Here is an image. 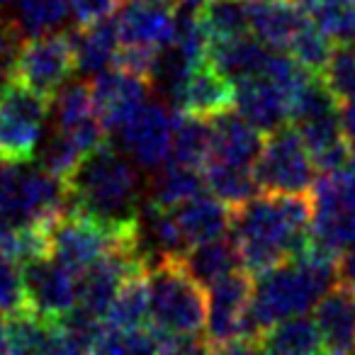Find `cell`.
Instances as JSON below:
<instances>
[{
  "instance_id": "obj_1",
  "label": "cell",
  "mask_w": 355,
  "mask_h": 355,
  "mask_svg": "<svg viewBox=\"0 0 355 355\" xmlns=\"http://www.w3.org/2000/svg\"><path fill=\"white\" fill-rule=\"evenodd\" d=\"M229 236L251 277L290 261L311 239L309 195H253L232 209Z\"/></svg>"
},
{
  "instance_id": "obj_43",
  "label": "cell",
  "mask_w": 355,
  "mask_h": 355,
  "mask_svg": "<svg viewBox=\"0 0 355 355\" xmlns=\"http://www.w3.org/2000/svg\"><path fill=\"white\" fill-rule=\"evenodd\" d=\"M146 3H156V6L168 8V10H178V8H180V3H183V0H146Z\"/></svg>"
},
{
  "instance_id": "obj_22",
  "label": "cell",
  "mask_w": 355,
  "mask_h": 355,
  "mask_svg": "<svg viewBox=\"0 0 355 355\" xmlns=\"http://www.w3.org/2000/svg\"><path fill=\"white\" fill-rule=\"evenodd\" d=\"M270 46L256 40L251 32H246V35L232 37V40L212 42L207 61L217 66L232 83H239V80L263 76L268 59H270Z\"/></svg>"
},
{
  "instance_id": "obj_28",
  "label": "cell",
  "mask_w": 355,
  "mask_h": 355,
  "mask_svg": "<svg viewBox=\"0 0 355 355\" xmlns=\"http://www.w3.org/2000/svg\"><path fill=\"white\" fill-rule=\"evenodd\" d=\"M148 270V268H146ZM146 270H139L129 275L119 285L103 324L112 331H129L144 326L148 321V282Z\"/></svg>"
},
{
  "instance_id": "obj_25",
  "label": "cell",
  "mask_w": 355,
  "mask_h": 355,
  "mask_svg": "<svg viewBox=\"0 0 355 355\" xmlns=\"http://www.w3.org/2000/svg\"><path fill=\"white\" fill-rule=\"evenodd\" d=\"M261 353H277V355H311L321 353V334L316 329L314 319L306 314L290 316L285 321H277L275 326L266 329L256 343Z\"/></svg>"
},
{
  "instance_id": "obj_38",
  "label": "cell",
  "mask_w": 355,
  "mask_h": 355,
  "mask_svg": "<svg viewBox=\"0 0 355 355\" xmlns=\"http://www.w3.org/2000/svg\"><path fill=\"white\" fill-rule=\"evenodd\" d=\"M76 27H90L112 17L119 8V0H66Z\"/></svg>"
},
{
  "instance_id": "obj_20",
  "label": "cell",
  "mask_w": 355,
  "mask_h": 355,
  "mask_svg": "<svg viewBox=\"0 0 355 355\" xmlns=\"http://www.w3.org/2000/svg\"><path fill=\"white\" fill-rule=\"evenodd\" d=\"M314 324L326 353L355 350V292L336 282L314 304Z\"/></svg>"
},
{
  "instance_id": "obj_26",
  "label": "cell",
  "mask_w": 355,
  "mask_h": 355,
  "mask_svg": "<svg viewBox=\"0 0 355 355\" xmlns=\"http://www.w3.org/2000/svg\"><path fill=\"white\" fill-rule=\"evenodd\" d=\"M178 256H180V261L185 263L190 275H193L200 285H214L217 280L227 277L229 272L239 270V266H241L236 246H234V239L229 236V234L227 236L214 239V241L198 243V246L178 253Z\"/></svg>"
},
{
  "instance_id": "obj_23",
  "label": "cell",
  "mask_w": 355,
  "mask_h": 355,
  "mask_svg": "<svg viewBox=\"0 0 355 355\" xmlns=\"http://www.w3.org/2000/svg\"><path fill=\"white\" fill-rule=\"evenodd\" d=\"M214 124V146L212 158L234 166L253 168L263 146V137L256 127L246 122L239 112H224L212 119Z\"/></svg>"
},
{
  "instance_id": "obj_34",
  "label": "cell",
  "mask_w": 355,
  "mask_h": 355,
  "mask_svg": "<svg viewBox=\"0 0 355 355\" xmlns=\"http://www.w3.org/2000/svg\"><path fill=\"white\" fill-rule=\"evenodd\" d=\"M17 17L25 35H44L54 32L69 17L66 0H17Z\"/></svg>"
},
{
  "instance_id": "obj_8",
  "label": "cell",
  "mask_w": 355,
  "mask_h": 355,
  "mask_svg": "<svg viewBox=\"0 0 355 355\" xmlns=\"http://www.w3.org/2000/svg\"><path fill=\"white\" fill-rule=\"evenodd\" d=\"M78 69L71 32H44L22 40L15 54L10 80L25 85L27 90L54 103L56 93L66 85V80Z\"/></svg>"
},
{
  "instance_id": "obj_33",
  "label": "cell",
  "mask_w": 355,
  "mask_h": 355,
  "mask_svg": "<svg viewBox=\"0 0 355 355\" xmlns=\"http://www.w3.org/2000/svg\"><path fill=\"white\" fill-rule=\"evenodd\" d=\"M334 46L336 44L319 30V27L311 25L309 20H304L300 30H297V35L292 37L287 51H290L309 73L321 76V71L329 64V56H331V51H334Z\"/></svg>"
},
{
  "instance_id": "obj_15",
  "label": "cell",
  "mask_w": 355,
  "mask_h": 355,
  "mask_svg": "<svg viewBox=\"0 0 355 355\" xmlns=\"http://www.w3.org/2000/svg\"><path fill=\"white\" fill-rule=\"evenodd\" d=\"M148 83L117 66L98 71L90 80V95H93L95 110L100 114L105 132H119L124 122L146 103Z\"/></svg>"
},
{
  "instance_id": "obj_18",
  "label": "cell",
  "mask_w": 355,
  "mask_h": 355,
  "mask_svg": "<svg viewBox=\"0 0 355 355\" xmlns=\"http://www.w3.org/2000/svg\"><path fill=\"white\" fill-rule=\"evenodd\" d=\"M234 107L251 127L261 134H270L290 122V100L266 76L239 80Z\"/></svg>"
},
{
  "instance_id": "obj_45",
  "label": "cell",
  "mask_w": 355,
  "mask_h": 355,
  "mask_svg": "<svg viewBox=\"0 0 355 355\" xmlns=\"http://www.w3.org/2000/svg\"><path fill=\"white\" fill-rule=\"evenodd\" d=\"M0 22H3V17H0Z\"/></svg>"
},
{
  "instance_id": "obj_10",
  "label": "cell",
  "mask_w": 355,
  "mask_h": 355,
  "mask_svg": "<svg viewBox=\"0 0 355 355\" xmlns=\"http://www.w3.org/2000/svg\"><path fill=\"white\" fill-rule=\"evenodd\" d=\"M311 239L334 253L355 246V175L343 168L316 175L311 188Z\"/></svg>"
},
{
  "instance_id": "obj_16",
  "label": "cell",
  "mask_w": 355,
  "mask_h": 355,
  "mask_svg": "<svg viewBox=\"0 0 355 355\" xmlns=\"http://www.w3.org/2000/svg\"><path fill=\"white\" fill-rule=\"evenodd\" d=\"M54 103H56V132L64 134L66 139H71L85 156L90 151H95L100 144H105L107 132H105L98 110H95L93 95H90V83L80 80V83L64 85L56 93Z\"/></svg>"
},
{
  "instance_id": "obj_27",
  "label": "cell",
  "mask_w": 355,
  "mask_h": 355,
  "mask_svg": "<svg viewBox=\"0 0 355 355\" xmlns=\"http://www.w3.org/2000/svg\"><path fill=\"white\" fill-rule=\"evenodd\" d=\"M76 49V64L83 73H98V71L112 66L114 51L119 46L117 22L114 17H107L103 22H95L90 27H76L71 30Z\"/></svg>"
},
{
  "instance_id": "obj_11",
  "label": "cell",
  "mask_w": 355,
  "mask_h": 355,
  "mask_svg": "<svg viewBox=\"0 0 355 355\" xmlns=\"http://www.w3.org/2000/svg\"><path fill=\"white\" fill-rule=\"evenodd\" d=\"M51 105L25 85L0 88V161H32Z\"/></svg>"
},
{
  "instance_id": "obj_30",
  "label": "cell",
  "mask_w": 355,
  "mask_h": 355,
  "mask_svg": "<svg viewBox=\"0 0 355 355\" xmlns=\"http://www.w3.org/2000/svg\"><path fill=\"white\" fill-rule=\"evenodd\" d=\"M304 17L334 44L355 42V0H297Z\"/></svg>"
},
{
  "instance_id": "obj_2",
  "label": "cell",
  "mask_w": 355,
  "mask_h": 355,
  "mask_svg": "<svg viewBox=\"0 0 355 355\" xmlns=\"http://www.w3.org/2000/svg\"><path fill=\"white\" fill-rule=\"evenodd\" d=\"M338 282V253L309 239L290 261L253 275L248 302V336L253 350L261 334L277 321L314 309L319 297Z\"/></svg>"
},
{
  "instance_id": "obj_40",
  "label": "cell",
  "mask_w": 355,
  "mask_h": 355,
  "mask_svg": "<svg viewBox=\"0 0 355 355\" xmlns=\"http://www.w3.org/2000/svg\"><path fill=\"white\" fill-rule=\"evenodd\" d=\"M338 282L355 292V246L338 253Z\"/></svg>"
},
{
  "instance_id": "obj_29",
  "label": "cell",
  "mask_w": 355,
  "mask_h": 355,
  "mask_svg": "<svg viewBox=\"0 0 355 355\" xmlns=\"http://www.w3.org/2000/svg\"><path fill=\"white\" fill-rule=\"evenodd\" d=\"M205 185L207 190L219 198L229 207H239L241 202L251 200L258 195V183L253 178V168L234 166V163H224L217 158H209L207 166L202 168Z\"/></svg>"
},
{
  "instance_id": "obj_14",
  "label": "cell",
  "mask_w": 355,
  "mask_h": 355,
  "mask_svg": "<svg viewBox=\"0 0 355 355\" xmlns=\"http://www.w3.org/2000/svg\"><path fill=\"white\" fill-rule=\"evenodd\" d=\"M175 112L158 103H144L119 127L124 151L141 168H158L171 153Z\"/></svg>"
},
{
  "instance_id": "obj_44",
  "label": "cell",
  "mask_w": 355,
  "mask_h": 355,
  "mask_svg": "<svg viewBox=\"0 0 355 355\" xmlns=\"http://www.w3.org/2000/svg\"><path fill=\"white\" fill-rule=\"evenodd\" d=\"M8 3H10V0H0V8H3V6H8Z\"/></svg>"
},
{
  "instance_id": "obj_42",
  "label": "cell",
  "mask_w": 355,
  "mask_h": 355,
  "mask_svg": "<svg viewBox=\"0 0 355 355\" xmlns=\"http://www.w3.org/2000/svg\"><path fill=\"white\" fill-rule=\"evenodd\" d=\"M0 353H8V336H6V319L0 316Z\"/></svg>"
},
{
  "instance_id": "obj_31",
  "label": "cell",
  "mask_w": 355,
  "mask_h": 355,
  "mask_svg": "<svg viewBox=\"0 0 355 355\" xmlns=\"http://www.w3.org/2000/svg\"><path fill=\"white\" fill-rule=\"evenodd\" d=\"M205 190H207V185H205L202 171L171 161L156 178L148 205L158 209H173L178 205H183L185 200L205 193Z\"/></svg>"
},
{
  "instance_id": "obj_39",
  "label": "cell",
  "mask_w": 355,
  "mask_h": 355,
  "mask_svg": "<svg viewBox=\"0 0 355 355\" xmlns=\"http://www.w3.org/2000/svg\"><path fill=\"white\" fill-rule=\"evenodd\" d=\"M22 35L25 32L15 22H8V20L0 22V88L12 76V64H15V54L22 44Z\"/></svg>"
},
{
  "instance_id": "obj_5",
  "label": "cell",
  "mask_w": 355,
  "mask_h": 355,
  "mask_svg": "<svg viewBox=\"0 0 355 355\" xmlns=\"http://www.w3.org/2000/svg\"><path fill=\"white\" fill-rule=\"evenodd\" d=\"M64 207V185L44 166L0 161V229L42 227L51 232Z\"/></svg>"
},
{
  "instance_id": "obj_7",
  "label": "cell",
  "mask_w": 355,
  "mask_h": 355,
  "mask_svg": "<svg viewBox=\"0 0 355 355\" xmlns=\"http://www.w3.org/2000/svg\"><path fill=\"white\" fill-rule=\"evenodd\" d=\"M251 287L253 277L243 268L209 285L207 316H205V350L253 353V340L248 336Z\"/></svg>"
},
{
  "instance_id": "obj_3",
  "label": "cell",
  "mask_w": 355,
  "mask_h": 355,
  "mask_svg": "<svg viewBox=\"0 0 355 355\" xmlns=\"http://www.w3.org/2000/svg\"><path fill=\"white\" fill-rule=\"evenodd\" d=\"M66 205L112 224L141 222L139 217V173L107 141L90 151L64 185Z\"/></svg>"
},
{
  "instance_id": "obj_6",
  "label": "cell",
  "mask_w": 355,
  "mask_h": 355,
  "mask_svg": "<svg viewBox=\"0 0 355 355\" xmlns=\"http://www.w3.org/2000/svg\"><path fill=\"white\" fill-rule=\"evenodd\" d=\"M129 243H141V222L112 224L66 205L49 232V256L80 275L105 253Z\"/></svg>"
},
{
  "instance_id": "obj_35",
  "label": "cell",
  "mask_w": 355,
  "mask_h": 355,
  "mask_svg": "<svg viewBox=\"0 0 355 355\" xmlns=\"http://www.w3.org/2000/svg\"><path fill=\"white\" fill-rule=\"evenodd\" d=\"M321 78L331 93L343 103L355 93V42L353 44H336L329 56V64L321 71Z\"/></svg>"
},
{
  "instance_id": "obj_4",
  "label": "cell",
  "mask_w": 355,
  "mask_h": 355,
  "mask_svg": "<svg viewBox=\"0 0 355 355\" xmlns=\"http://www.w3.org/2000/svg\"><path fill=\"white\" fill-rule=\"evenodd\" d=\"M148 324L178 338H200L207 316L205 290L185 268L178 253H161L146 270Z\"/></svg>"
},
{
  "instance_id": "obj_19",
  "label": "cell",
  "mask_w": 355,
  "mask_h": 355,
  "mask_svg": "<svg viewBox=\"0 0 355 355\" xmlns=\"http://www.w3.org/2000/svg\"><path fill=\"white\" fill-rule=\"evenodd\" d=\"M171 214L185 243V251L198 246V243L227 236L229 227H232V207L224 205L219 198H214L212 193H207V190L173 207Z\"/></svg>"
},
{
  "instance_id": "obj_24",
  "label": "cell",
  "mask_w": 355,
  "mask_h": 355,
  "mask_svg": "<svg viewBox=\"0 0 355 355\" xmlns=\"http://www.w3.org/2000/svg\"><path fill=\"white\" fill-rule=\"evenodd\" d=\"M214 124L207 117H195L178 110L173 117V141L171 156L175 163L202 171L212 158Z\"/></svg>"
},
{
  "instance_id": "obj_12",
  "label": "cell",
  "mask_w": 355,
  "mask_h": 355,
  "mask_svg": "<svg viewBox=\"0 0 355 355\" xmlns=\"http://www.w3.org/2000/svg\"><path fill=\"white\" fill-rule=\"evenodd\" d=\"M30 309L44 319H59L78 304V275L56 258L42 256L20 266Z\"/></svg>"
},
{
  "instance_id": "obj_32",
  "label": "cell",
  "mask_w": 355,
  "mask_h": 355,
  "mask_svg": "<svg viewBox=\"0 0 355 355\" xmlns=\"http://www.w3.org/2000/svg\"><path fill=\"white\" fill-rule=\"evenodd\" d=\"M198 15L209 37V44L232 40V37L248 32V17L243 0H207L198 10Z\"/></svg>"
},
{
  "instance_id": "obj_37",
  "label": "cell",
  "mask_w": 355,
  "mask_h": 355,
  "mask_svg": "<svg viewBox=\"0 0 355 355\" xmlns=\"http://www.w3.org/2000/svg\"><path fill=\"white\" fill-rule=\"evenodd\" d=\"M25 309H30V302L22 285L20 266L0 258V316H10Z\"/></svg>"
},
{
  "instance_id": "obj_21",
  "label": "cell",
  "mask_w": 355,
  "mask_h": 355,
  "mask_svg": "<svg viewBox=\"0 0 355 355\" xmlns=\"http://www.w3.org/2000/svg\"><path fill=\"white\" fill-rule=\"evenodd\" d=\"M248 32L270 49L287 51L292 37L306 20L297 0H243Z\"/></svg>"
},
{
  "instance_id": "obj_17",
  "label": "cell",
  "mask_w": 355,
  "mask_h": 355,
  "mask_svg": "<svg viewBox=\"0 0 355 355\" xmlns=\"http://www.w3.org/2000/svg\"><path fill=\"white\" fill-rule=\"evenodd\" d=\"M114 22H117L119 44L166 51L175 40V10L146 3V0H129L114 17Z\"/></svg>"
},
{
  "instance_id": "obj_13",
  "label": "cell",
  "mask_w": 355,
  "mask_h": 355,
  "mask_svg": "<svg viewBox=\"0 0 355 355\" xmlns=\"http://www.w3.org/2000/svg\"><path fill=\"white\" fill-rule=\"evenodd\" d=\"M171 93L180 112L214 119V117H219V114L234 110L236 85H234L217 66H212L209 61H202V64L190 66V69L175 80Z\"/></svg>"
},
{
  "instance_id": "obj_9",
  "label": "cell",
  "mask_w": 355,
  "mask_h": 355,
  "mask_svg": "<svg viewBox=\"0 0 355 355\" xmlns=\"http://www.w3.org/2000/svg\"><path fill=\"white\" fill-rule=\"evenodd\" d=\"M316 173L319 171L292 124L268 134L253 163V178L263 193L309 195Z\"/></svg>"
},
{
  "instance_id": "obj_36",
  "label": "cell",
  "mask_w": 355,
  "mask_h": 355,
  "mask_svg": "<svg viewBox=\"0 0 355 355\" xmlns=\"http://www.w3.org/2000/svg\"><path fill=\"white\" fill-rule=\"evenodd\" d=\"M83 158H85V153L80 151L71 139H66L64 134H59L54 129L44 153H42V166H44L56 180H61V185H66L71 180V175L78 171Z\"/></svg>"
},
{
  "instance_id": "obj_41",
  "label": "cell",
  "mask_w": 355,
  "mask_h": 355,
  "mask_svg": "<svg viewBox=\"0 0 355 355\" xmlns=\"http://www.w3.org/2000/svg\"><path fill=\"white\" fill-rule=\"evenodd\" d=\"M340 124L350 144H355V93L340 103Z\"/></svg>"
}]
</instances>
